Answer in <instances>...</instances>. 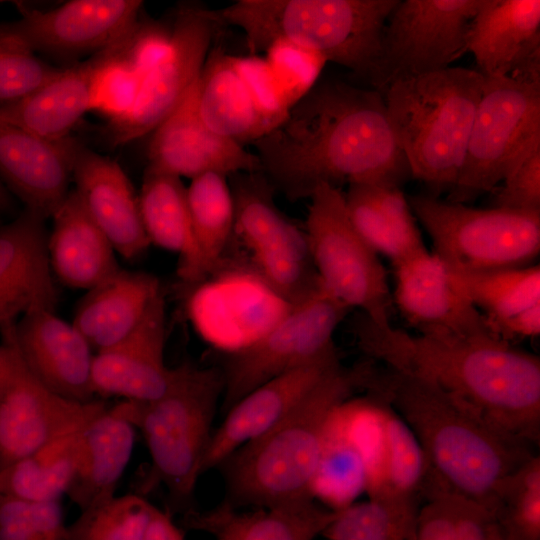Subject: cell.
Segmentation results:
<instances>
[{
    "mask_svg": "<svg viewBox=\"0 0 540 540\" xmlns=\"http://www.w3.org/2000/svg\"><path fill=\"white\" fill-rule=\"evenodd\" d=\"M452 284L484 316L499 320L540 303V267L463 272L448 269Z\"/></svg>",
    "mask_w": 540,
    "mask_h": 540,
    "instance_id": "cell-37",
    "label": "cell"
},
{
    "mask_svg": "<svg viewBox=\"0 0 540 540\" xmlns=\"http://www.w3.org/2000/svg\"><path fill=\"white\" fill-rule=\"evenodd\" d=\"M75 191L93 221L108 238L116 253L135 260L146 253L150 242L145 233L138 195L114 160L81 142L63 139Z\"/></svg>",
    "mask_w": 540,
    "mask_h": 540,
    "instance_id": "cell-18",
    "label": "cell"
},
{
    "mask_svg": "<svg viewBox=\"0 0 540 540\" xmlns=\"http://www.w3.org/2000/svg\"><path fill=\"white\" fill-rule=\"evenodd\" d=\"M485 508L507 540H540V456L505 477Z\"/></svg>",
    "mask_w": 540,
    "mask_h": 540,
    "instance_id": "cell-38",
    "label": "cell"
},
{
    "mask_svg": "<svg viewBox=\"0 0 540 540\" xmlns=\"http://www.w3.org/2000/svg\"><path fill=\"white\" fill-rule=\"evenodd\" d=\"M344 197L357 232L392 264L426 247L408 198L400 187L350 184Z\"/></svg>",
    "mask_w": 540,
    "mask_h": 540,
    "instance_id": "cell-32",
    "label": "cell"
},
{
    "mask_svg": "<svg viewBox=\"0 0 540 540\" xmlns=\"http://www.w3.org/2000/svg\"><path fill=\"white\" fill-rule=\"evenodd\" d=\"M70 179L63 139H44L0 117V180L24 208L51 218Z\"/></svg>",
    "mask_w": 540,
    "mask_h": 540,
    "instance_id": "cell-25",
    "label": "cell"
},
{
    "mask_svg": "<svg viewBox=\"0 0 540 540\" xmlns=\"http://www.w3.org/2000/svg\"><path fill=\"white\" fill-rule=\"evenodd\" d=\"M144 540H185V538L170 515L154 507Z\"/></svg>",
    "mask_w": 540,
    "mask_h": 540,
    "instance_id": "cell-48",
    "label": "cell"
},
{
    "mask_svg": "<svg viewBox=\"0 0 540 540\" xmlns=\"http://www.w3.org/2000/svg\"><path fill=\"white\" fill-rule=\"evenodd\" d=\"M486 323L497 337L508 343L514 339L536 337L540 334V303L506 318Z\"/></svg>",
    "mask_w": 540,
    "mask_h": 540,
    "instance_id": "cell-47",
    "label": "cell"
},
{
    "mask_svg": "<svg viewBox=\"0 0 540 540\" xmlns=\"http://www.w3.org/2000/svg\"><path fill=\"white\" fill-rule=\"evenodd\" d=\"M399 0H239L219 10L240 28L250 55L291 41L351 70L378 90L382 35Z\"/></svg>",
    "mask_w": 540,
    "mask_h": 540,
    "instance_id": "cell-5",
    "label": "cell"
},
{
    "mask_svg": "<svg viewBox=\"0 0 540 540\" xmlns=\"http://www.w3.org/2000/svg\"><path fill=\"white\" fill-rule=\"evenodd\" d=\"M392 265L393 304L418 333L494 334L484 316L452 284L435 253L425 247Z\"/></svg>",
    "mask_w": 540,
    "mask_h": 540,
    "instance_id": "cell-19",
    "label": "cell"
},
{
    "mask_svg": "<svg viewBox=\"0 0 540 540\" xmlns=\"http://www.w3.org/2000/svg\"><path fill=\"white\" fill-rule=\"evenodd\" d=\"M15 210V198L0 180V212L2 214H10L13 213Z\"/></svg>",
    "mask_w": 540,
    "mask_h": 540,
    "instance_id": "cell-50",
    "label": "cell"
},
{
    "mask_svg": "<svg viewBox=\"0 0 540 540\" xmlns=\"http://www.w3.org/2000/svg\"><path fill=\"white\" fill-rule=\"evenodd\" d=\"M51 218L47 254L53 276L64 286L87 291L121 269L112 244L74 189Z\"/></svg>",
    "mask_w": 540,
    "mask_h": 540,
    "instance_id": "cell-27",
    "label": "cell"
},
{
    "mask_svg": "<svg viewBox=\"0 0 540 540\" xmlns=\"http://www.w3.org/2000/svg\"><path fill=\"white\" fill-rule=\"evenodd\" d=\"M1 216H2V213L0 212V226L2 225Z\"/></svg>",
    "mask_w": 540,
    "mask_h": 540,
    "instance_id": "cell-51",
    "label": "cell"
},
{
    "mask_svg": "<svg viewBox=\"0 0 540 540\" xmlns=\"http://www.w3.org/2000/svg\"><path fill=\"white\" fill-rule=\"evenodd\" d=\"M484 77L448 67L392 79L381 91L395 139L429 196L455 186L481 98Z\"/></svg>",
    "mask_w": 540,
    "mask_h": 540,
    "instance_id": "cell-6",
    "label": "cell"
},
{
    "mask_svg": "<svg viewBox=\"0 0 540 540\" xmlns=\"http://www.w3.org/2000/svg\"><path fill=\"white\" fill-rule=\"evenodd\" d=\"M45 220L23 208L0 226V325L36 309L54 310L58 292L47 254Z\"/></svg>",
    "mask_w": 540,
    "mask_h": 540,
    "instance_id": "cell-23",
    "label": "cell"
},
{
    "mask_svg": "<svg viewBox=\"0 0 540 540\" xmlns=\"http://www.w3.org/2000/svg\"><path fill=\"white\" fill-rule=\"evenodd\" d=\"M481 0H399L382 35L381 92L394 78L434 72L466 52Z\"/></svg>",
    "mask_w": 540,
    "mask_h": 540,
    "instance_id": "cell-13",
    "label": "cell"
},
{
    "mask_svg": "<svg viewBox=\"0 0 540 540\" xmlns=\"http://www.w3.org/2000/svg\"><path fill=\"white\" fill-rule=\"evenodd\" d=\"M161 290L155 275L121 268L86 291L76 306L72 324L93 351H101L137 326Z\"/></svg>",
    "mask_w": 540,
    "mask_h": 540,
    "instance_id": "cell-30",
    "label": "cell"
},
{
    "mask_svg": "<svg viewBox=\"0 0 540 540\" xmlns=\"http://www.w3.org/2000/svg\"><path fill=\"white\" fill-rule=\"evenodd\" d=\"M446 496L458 540H507L493 515L484 506L458 496Z\"/></svg>",
    "mask_w": 540,
    "mask_h": 540,
    "instance_id": "cell-45",
    "label": "cell"
},
{
    "mask_svg": "<svg viewBox=\"0 0 540 540\" xmlns=\"http://www.w3.org/2000/svg\"><path fill=\"white\" fill-rule=\"evenodd\" d=\"M435 253L454 271L533 265L540 252V212L474 208L429 195L408 197Z\"/></svg>",
    "mask_w": 540,
    "mask_h": 540,
    "instance_id": "cell-9",
    "label": "cell"
},
{
    "mask_svg": "<svg viewBox=\"0 0 540 540\" xmlns=\"http://www.w3.org/2000/svg\"><path fill=\"white\" fill-rule=\"evenodd\" d=\"M466 51L483 77L540 73V1L481 0Z\"/></svg>",
    "mask_w": 540,
    "mask_h": 540,
    "instance_id": "cell-24",
    "label": "cell"
},
{
    "mask_svg": "<svg viewBox=\"0 0 540 540\" xmlns=\"http://www.w3.org/2000/svg\"><path fill=\"white\" fill-rule=\"evenodd\" d=\"M129 29L115 41L65 68L29 95L0 105V117L39 137L59 141L89 110L100 76L120 51Z\"/></svg>",
    "mask_w": 540,
    "mask_h": 540,
    "instance_id": "cell-22",
    "label": "cell"
},
{
    "mask_svg": "<svg viewBox=\"0 0 540 540\" xmlns=\"http://www.w3.org/2000/svg\"><path fill=\"white\" fill-rule=\"evenodd\" d=\"M61 70L43 61L23 44L0 35V105L34 92Z\"/></svg>",
    "mask_w": 540,
    "mask_h": 540,
    "instance_id": "cell-42",
    "label": "cell"
},
{
    "mask_svg": "<svg viewBox=\"0 0 540 540\" xmlns=\"http://www.w3.org/2000/svg\"><path fill=\"white\" fill-rule=\"evenodd\" d=\"M1 338L12 343L28 371L52 392L78 402L95 400L91 370L93 349L54 310L36 309L0 325Z\"/></svg>",
    "mask_w": 540,
    "mask_h": 540,
    "instance_id": "cell-15",
    "label": "cell"
},
{
    "mask_svg": "<svg viewBox=\"0 0 540 540\" xmlns=\"http://www.w3.org/2000/svg\"><path fill=\"white\" fill-rule=\"evenodd\" d=\"M197 102L209 128L243 146L275 127L241 73L236 56L218 48L210 50L198 76Z\"/></svg>",
    "mask_w": 540,
    "mask_h": 540,
    "instance_id": "cell-29",
    "label": "cell"
},
{
    "mask_svg": "<svg viewBox=\"0 0 540 540\" xmlns=\"http://www.w3.org/2000/svg\"><path fill=\"white\" fill-rule=\"evenodd\" d=\"M2 339L0 344V393L7 385L14 372L16 371L20 362V357L12 345V343L6 339Z\"/></svg>",
    "mask_w": 540,
    "mask_h": 540,
    "instance_id": "cell-49",
    "label": "cell"
},
{
    "mask_svg": "<svg viewBox=\"0 0 540 540\" xmlns=\"http://www.w3.org/2000/svg\"><path fill=\"white\" fill-rule=\"evenodd\" d=\"M227 178L219 173H205L191 179L187 187L195 250L192 286L206 280L222 265L233 239L234 202Z\"/></svg>",
    "mask_w": 540,
    "mask_h": 540,
    "instance_id": "cell-35",
    "label": "cell"
},
{
    "mask_svg": "<svg viewBox=\"0 0 540 540\" xmlns=\"http://www.w3.org/2000/svg\"><path fill=\"white\" fill-rule=\"evenodd\" d=\"M105 406L102 400L83 403L52 392L20 359L0 393V470L83 426Z\"/></svg>",
    "mask_w": 540,
    "mask_h": 540,
    "instance_id": "cell-16",
    "label": "cell"
},
{
    "mask_svg": "<svg viewBox=\"0 0 540 540\" xmlns=\"http://www.w3.org/2000/svg\"><path fill=\"white\" fill-rule=\"evenodd\" d=\"M540 147V74L484 77L465 160L446 200L467 204L493 191Z\"/></svg>",
    "mask_w": 540,
    "mask_h": 540,
    "instance_id": "cell-8",
    "label": "cell"
},
{
    "mask_svg": "<svg viewBox=\"0 0 540 540\" xmlns=\"http://www.w3.org/2000/svg\"><path fill=\"white\" fill-rule=\"evenodd\" d=\"M152 168L193 179L205 173L231 176L261 171L257 156L203 121L197 102V80L180 106L153 131L147 149Z\"/></svg>",
    "mask_w": 540,
    "mask_h": 540,
    "instance_id": "cell-21",
    "label": "cell"
},
{
    "mask_svg": "<svg viewBox=\"0 0 540 540\" xmlns=\"http://www.w3.org/2000/svg\"><path fill=\"white\" fill-rule=\"evenodd\" d=\"M365 389L415 435L427 462V496L446 493L485 507L499 483L534 455L532 446L418 376L372 366Z\"/></svg>",
    "mask_w": 540,
    "mask_h": 540,
    "instance_id": "cell-3",
    "label": "cell"
},
{
    "mask_svg": "<svg viewBox=\"0 0 540 540\" xmlns=\"http://www.w3.org/2000/svg\"><path fill=\"white\" fill-rule=\"evenodd\" d=\"M493 207L540 212V147L534 149L495 191Z\"/></svg>",
    "mask_w": 540,
    "mask_h": 540,
    "instance_id": "cell-44",
    "label": "cell"
},
{
    "mask_svg": "<svg viewBox=\"0 0 540 540\" xmlns=\"http://www.w3.org/2000/svg\"><path fill=\"white\" fill-rule=\"evenodd\" d=\"M222 26L218 11L198 4L178 8L166 51L146 73L128 109L109 119L105 130L109 144L123 145L152 132L180 106Z\"/></svg>",
    "mask_w": 540,
    "mask_h": 540,
    "instance_id": "cell-12",
    "label": "cell"
},
{
    "mask_svg": "<svg viewBox=\"0 0 540 540\" xmlns=\"http://www.w3.org/2000/svg\"><path fill=\"white\" fill-rule=\"evenodd\" d=\"M340 366L336 350L283 373L244 396L213 431L202 459L201 475L219 467L237 449L277 425Z\"/></svg>",
    "mask_w": 540,
    "mask_h": 540,
    "instance_id": "cell-20",
    "label": "cell"
},
{
    "mask_svg": "<svg viewBox=\"0 0 540 540\" xmlns=\"http://www.w3.org/2000/svg\"><path fill=\"white\" fill-rule=\"evenodd\" d=\"M142 6L139 0H72L43 11L18 3L21 17L0 22V35L72 65L130 29Z\"/></svg>",
    "mask_w": 540,
    "mask_h": 540,
    "instance_id": "cell-14",
    "label": "cell"
},
{
    "mask_svg": "<svg viewBox=\"0 0 540 540\" xmlns=\"http://www.w3.org/2000/svg\"><path fill=\"white\" fill-rule=\"evenodd\" d=\"M349 311L321 287L256 340L231 351L221 370L224 410L269 380L336 351L333 336Z\"/></svg>",
    "mask_w": 540,
    "mask_h": 540,
    "instance_id": "cell-11",
    "label": "cell"
},
{
    "mask_svg": "<svg viewBox=\"0 0 540 540\" xmlns=\"http://www.w3.org/2000/svg\"><path fill=\"white\" fill-rule=\"evenodd\" d=\"M419 510L368 498L336 510L321 536L327 540H414Z\"/></svg>",
    "mask_w": 540,
    "mask_h": 540,
    "instance_id": "cell-39",
    "label": "cell"
},
{
    "mask_svg": "<svg viewBox=\"0 0 540 540\" xmlns=\"http://www.w3.org/2000/svg\"><path fill=\"white\" fill-rule=\"evenodd\" d=\"M0 540H68L60 501L0 497Z\"/></svg>",
    "mask_w": 540,
    "mask_h": 540,
    "instance_id": "cell-41",
    "label": "cell"
},
{
    "mask_svg": "<svg viewBox=\"0 0 540 540\" xmlns=\"http://www.w3.org/2000/svg\"><path fill=\"white\" fill-rule=\"evenodd\" d=\"M265 53V59L291 107L316 83L325 62L319 55L285 39L275 41Z\"/></svg>",
    "mask_w": 540,
    "mask_h": 540,
    "instance_id": "cell-43",
    "label": "cell"
},
{
    "mask_svg": "<svg viewBox=\"0 0 540 540\" xmlns=\"http://www.w3.org/2000/svg\"><path fill=\"white\" fill-rule=\"evenodd\" d=\"M154 505L127 494L82 510L67 526L68 540H144Z\"/></svg>",
    "mask_w": 540,
    "mask_h": 540,
    "instance_id": "cell-40",
    "label": "cell"
},
{
    "mask_svg": "<svg viewBox=\"0 0 540 540\" xmlns=\"http://www.w3.org/2000/svg\"><path fill=\"white\" fill-rule=\"evenodd\" d=\"M376 402L377 427L367 456L366 487L371 499H386L419 508L427 478V462L415 435L381 397Z\"/></svg>",
    "mask_w": 540,
    "mask_h": 540,
    "instance_id": "cell-28",
    "label": "cell"
},
{
    "mask_svg": "<svg viewBox=\"0 0 540 540\" xmlns=\"http://www.w3.org/2000/svg\"><path fill=\"white\" fill-rule=\"evenodd\" d=\"M310 199L305 233L322 287L376 325L391 324L394 304L386 270L352 224L344 193L323 184Z\"/></svg>",
    "mask_w": 540,
    "mask_h": 540,
    "instance_id": "cell-10",
    "label": "cell"
},
{
    "mask_svg": "<svg viewBox=\"0 0 540 540\" xmlns=\"http://www.w3.org/2000/svg\"><path fill=\"white\" fill-rule=\"evenodd\" d=\"M167 391L157 400H124L115 411L142 432L150 457L152 481L163 484L173 504L193 496L224 380L218 368L190 363L175 367Z\"/></svg>",
    "mask_w": 540,
    "mask_h": 540,
    "instance_id": "cell-7",
    "label": "cell"
},
{
    "mask_svg": "<svg viewBox=\"0 0 540 540\" xmlns=\"http://www.w3.org/2000/svg\"><path fill=\"white\" fill-rule=\"evenodd\" d=\"M164 291L153 299L137 326L116 344L95 352L91 383L94 395L148 403L160 398L175 376L165 362Z\"/></svg>",
    "mask_w": 540,
    "mask_h": 540,
    "instance_id": "cell-17",
    "label": "cell"
},
{
    "mask_svg": "<svg viewBox=\"0 0 540 540\" xmlns=\"http://www.w3.org/2000/svg\"><path fill=\"white\" fill-rule=\"evenodd\" d=\"M0 497H1V494H0Z\"/></svg>",
    "mask_w": 540,
    "mask_h": 540,
    "instance_id": "cell-52",
    "label": "cell"
},
{
    "mask_svg": "<svg viewBox=\"0 0 540 540\" xmlns=\"http://www.w3.org/2000/svg\"><path fill=\"white\" fill-rule=\"evenodd\" d=\"M85 425L0 470V494L28 502L60 501L75 474Z\"/></svg>",
    "mask_w": 540,
    "mask_h": 540,
    "instance_id": "cell-36",
    "label": "cell"
},
{
    "mask_svg": "<svg viewBox=\"0 0 540 540\" xmlns=\"http://www.w3.org/2000/svg\"><path fill=\"white\" fill-rule=\"evenodd\" d=\"M261 172L290 200L327 184L402 187L411 177L381 92L340 80L316 83L252 143Z\"/></svg>",
    "mask_w": 540,
    "mask_h": 540,
    "instance_id": "cell-1",
    "label": "cell"
},
{
    "mask_svg": "<svg viewBox=\"0 0 540 540\" xmlns=\"http://www.w3.org/2000/svg\"><path fill=\"white\" fill-rule=\"evenodd\" d=\"M360 348L386 367L430 381L503 432L540 441V358L494 334H410L361 315Z\"/></svg>",
    "mask_w": 540,
    "mask_h": 540,
    "instance_id": "cell-2",
    "label": "cell"
},
{
    "mask_svg": "<svg viewBox=\"0 0 540 540\" xmlns=\"http://www.w3.org/2000/svg\"><path fill=\"white\" fill-rule=\"evenodd\" d=\"M372 398L340 404L326 425L319 465L312 484V497L331 510L354 503L365 491L367 452L374 420Z\"/></svg>",
    "mask_w": 540,
    "mask_h": 540,
    "instance_id": "cell-26",
    "label": "cell"
},
{
    "mask_svg": "<svg viewBox=\"0 0 540 540\" xmlns=\"http://www.w3.org/2000/svg\"><path fill=\"white\" fill-rule=\"evenodd\" d=\"M414 540H458L446 494L433 493L420 508Z\"/></svg>",
    "mask_w": 540,
    "mask_h": 540,
    "instance_id": "cell-46",
    "label": "cell"
},
{
    "mask_svg": "<svg viewBox=\"0 0 540 540\" xmlns=\"http://www.w3.org/2000/svg\"><path fill=\"white\" fill-rule=\"evenodd\" d=\"M371 364L343 365L282 421L232 453L223 466L228 506L272 508L314 500L312 484L333 411L365 389Z\"/></svg>",
    "mask_w": 540,
    "mask_h": 540,
    "instance_id": "cell-4",
    "label": "cell"
},
{
    "mask_svg": "<svg viewBox=\"0 0 540 540\" xmlns=\"http://www.w3.org/2000/svg\"><path fill=\"white\" fill-rule=\"evenodd\" d=\"M336 515L316 500L238 513L225 504L213 513H188V527L213 534L216 540H314Z\"/></svg>",
    "mask_w": 540,
    "mask_h": 540,
    "instance_id": "cell-33",
    "label": "cell"
},
{
    "mask_svg": "<svg viewBox=\"0 0 540 540\" xmlns=\"http://www.w3.org/2000/svg\"><path fill=\"white\" fill-rule=\"evenodd\" d=\"M134 426L107 405L83 427L74 477L66 495L80 510L115 496L132 456Z\"/></svg>",
    "mask_w": 540,
    "mask_h": 540,
    "instance_id": "cell-31",
    "label": "cell"
},
{
    "mask_svg": "<svg viewBox=\"0 0 540 540\" xmlns=\"http://www.w3.org/2000/svg\"><path fill=\"white\" fill-rule=\"evenodd\" d=\"M138 199L150 245L176 253L177 274L185 285L192 286L195 250L187 187L180 177L147 166Z\"/></svg>",
    "mask_w": 540,
    "mask_h": 540,
    "instance_id": "cell-34",
    "label": "cell"
}]
</instances>
